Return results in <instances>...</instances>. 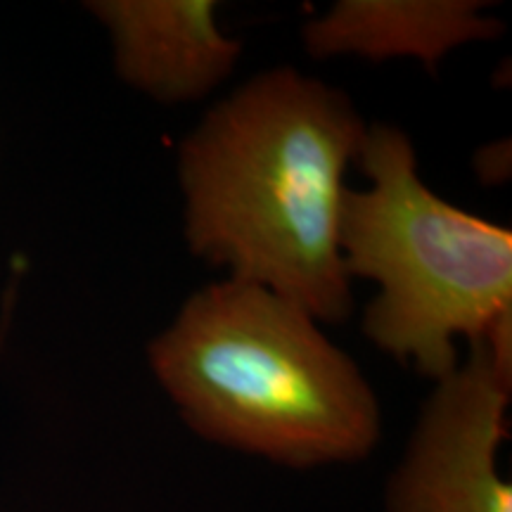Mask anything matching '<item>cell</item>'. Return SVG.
<instances>
[{"label": "cell", "mask_w": 512, "mask_h": 512, "mask_svg": "<svg viewBox=\"0 0 512 512\" xmlns=\"http://www.w3.org/2000/svg\"><path fill=\"white\" fill-rule=\"evenodd\" d=\"M366 131L339 88L292 67L252 76L178 145L190 252L316 323H344L354 313L339 249L344 181Z\"/></svg>", "instance_id": "6da1fadb"}, {"label": "cell", "mask_w": 512, "mask_h": 512, "mask_svg": "<svg viewBox=\"0 0 512 512\" xmlns=\"http://www.w3.org/2000/svg\"><path fill=\"white\" fill-rule=\"evenodd\" d=\"M147 358L211 444L292 470L358 463L380 444V401L354 358L261 285L223 278L190 294Z\"/></svg>", "instance_id": "7a4b0ae2"}, {"label": "cell", "mask_w": 512, "mask_h": 512, "mask_svg": "<svg viewBox=\"0 0 512 512\" xmlns=\"http://www.w3.org/2000/svg\"><path fill=\"white\" fill-rule=\"evenodd\" d=\"M356 164L368 188L344 197L339 249L349 280L380 287L363 335L439 382L458 368L460 337L482 342L512 311V233L427 188L399 126L368 124Z\"/></svg>", "instance_id": "3957f363"}, {"label": "cell", "mask_w": 512, "mask_h": 512, "mask_svg": "<svg viewBox=\"0 0 512 512\" xmlns=\"http://www.w3.org/2000/svg\"><path fill=\"white\" fill-rule=\"evenodd\" d=\"M444 380L434 382L387 479V512H512L501 472L512 382L498 373L484 342Z\"/></svg>", "instance_id": "277c9868"}, {"label": "cell", "mask_w": 512, "mask_h": 512, "mask_svg": "<svg viewBox=\"0 0 512 512\" xmlns=\"http://www.w3.org/2000/svg\"><path fill=\"white\" fill-rule=\"evenodd\" d=\"M86 8L110 34L119 79L162 105L207 98L242 55L214 0H91Z\"/></svg>", "instance_id": "5b68a950"}, {"label": "cell", "mask_w": 512, "mask_h": 512, "mask_svg": "<svg viewBox=\"0 0 512 512\" xmlns=\"http://www.w3.org/2000/svg\"><path fill=\"white\" fill-rule=\"evenodd\" d=\"M482 10L479 0H339L304 24L302 38L306 53L320 60L413 57L434 72L465 43L503 34V24Z\"/></svg>", "instance_id": "8992f818"}]
</instances>
